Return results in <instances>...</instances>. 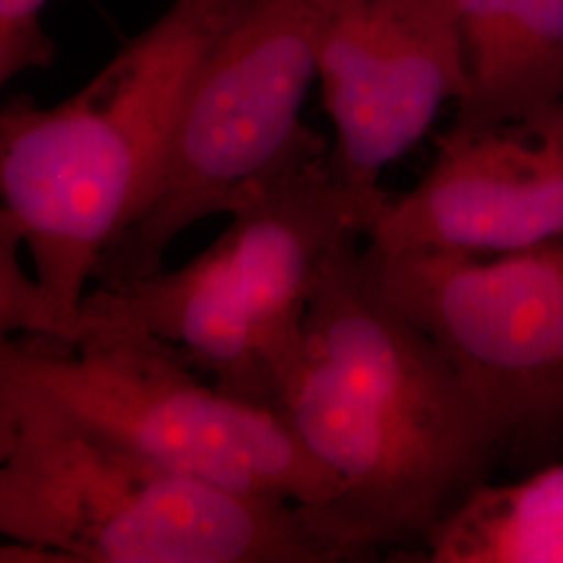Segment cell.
Segmentation results:
<instances>
[{"instance_id": "cell-1", "label": "cell", "mask_w": 563, "mask_h": 563, "mask_svg": "<svg viewBox=\"0 0 563 563\" xmlns=\"http://www.w3.org/2000/svg\"><path fill=\"white\" fill-rule=\"evenodd\" d=\"M357 241L323 263L278 409L341 484L322 509L339 543L360 562L384 549L418 560L504 446L443 351L378 295Z\"/></svg>"}, {"instance_id": "cell-2", "label": "cell", "mask_w": 563, "mask_h": 563, "mask_svg": "<svg viewBox=\"0 0 563 563\" xmlns=\"http://www.w3.org/2000/svg\"><path fill=\"white\" fill-rule=\"evenodd\" d=\"M246 2L174 0L71 99L0 104V207L74 342L97 265L157 192L188 92Z\"/></svg>"}, {"instance_id": "cell-3", "label": "cell", "mask_w": 563, "mask_h": 563, "mask_svg": "<svg viewBox=\"0 0 563 563\" xmlns=\"http://www.w3.org/2000/svg\"><path fill=\"white\" fill-rule=\"evenodd\" d=\"M18 409L0 463V543L18 544L21 563L360 562L322 509L178 474Z\"/></svg>"}, {"instance_id": "cell-4", "label": "cell", "mask_w": 563, "mask_h": 563, "mask_svg": "<svg viewBox=\"0 0 563 563\" xmlns=\"http://www.w3.org/2000/svg\"><path fill=\"white\" fill-rule=\"evenodd\" d=\"M0 386L13 401L178 474L316 509L341 495L280 409L202 383L172 346L142 332L7 342Z\"/></svg>"}, {"instance_id": "cell-5", "label": "cell", "mask_w": 563, "mask_h": 563, "mask_svg": "<svg viewBox=\"0 0 563 563\" xmlns=\"http://www.w3.org/2000/svg\"><path fill=\"white\" fill-rule=\"evenodd\" d=\"M318 0H249L202 63L162 181L139 220L104 251L95 286L163 269L181 232L225 213L316 136L301 120L316 80Z\"/></svg>"}, {"instance_id": "cell-6", "label": "cell", "mask_w": 563, "mask_h": 563, "mask_svg": "<svg viewBox=\"0 0 563 563\" xmlns=\"http://www.w3.org/2000/svg\"><path fill=\"white\" fill-rule=\"evenodd\" d=\"M384 301L434 342L490 420L505 462L563 451V241L476 257L362 251Z\"/></svg>"}, {"instance_id": "cell-7", "label": "cell", "mask_w": 563, "mask_h": 563, "mask_svg": "<svg viewBox=\"0 0 563 563\" xmlns=\"http://www.w3.org/2000/svg\"><path fill=\"white\" fill-rule=\"evenodd\" d=\"M316 78L334 128L330 165L367 197L465 92L453 0H318Z\"/></svg>"}, {"instance_id": "cell-8", "label": "cell", "mask_w": 563, "mask_h": 563, "mask_svg": "<svg viewBox=\"0 0 563 563\" xmlns=\"http://www.w3.org/2000/svg\"><path fill=\"white\" fill-rule=\"evenodd\" d=\"M369 251H449L476 257L563 241V101L490 128H451L430 169L388 199Z\"/></svg>"}, {"instance_id": "cell-9", "label": "cell", "mask_w": 563, "mask_h": 563, "mask_svg": "<svg viewBox=\"0 0 563 563\" xmlns=\"http://www.w3.org/2000/svg\"><path fill=\"white\" fill-rule=\"evenodd\" d=\"M467 84L455 128L520 120L563 101V0H453Z\"/></svg>"}, {"instance_id": "cell-10", "label": "cell", "mask_w": 563, "mask_h": 563, "mask_svg": "<svg viewBox=\"0 0 563 563\" xmlns=\"http://www.w3.org/2000/svg\"><path fill=\"white\" fill-rule=\"evenodd\" d=\"M416 562L563 563V462L476 488L432 530Z\"/></svg>"}, {"instance_id": "cell-11", "label": "cell", "mask_w": 563, "mask_h": 563, "mask_svg": "<svg viewBox=\"0 0 563 563\" xmlns=\"http://www.w3.org/2000/svg\"><path fill=\"white\" fill-rule=\"evenodd\" d=\"M23 232L15 218L0 207V346L23 336H46L74 344L44 299L41 286L23 262Z\"/></svg>"}, {"instance_id": "cell-12", "label": "cell", "mask_w": 563, "mask_h": 563, "mask_svg": "<svg viewBox=\"0 0 563 563\" xmlns=\"http://www.w3.org/2000/svg\"><path fill=\"white\" fill-rule=\"evenodd\" d=\"M53 57L55 44L42 32L41 23H0V88L27 69L48 67Z\"/></svg>"}, {"instance_id": "cell-13", "label": "cell", "mask_w": 563, "mask_h": 563, "mask_svg": "<svg viewBox=\"0 0 563 563\" xmlns=\"http://www.w3.org/2000/svg\"><path fill=\"white\" fill-rule=\"evenodd\" d=\"M20 432V409L11 395L0 386V463L7 460Z\"/></svg>"}, {"instance_id": "cell-14", "label": "cell", "mask_w": 563, "mask_h": 563, "mask_svg": "<svg viewBox=\"0 0 563 563\" xmlns=\"http://www.w3.org/2000/svg\"><path fill=\"white\" fill-rule=\"evenodd\" d=\"M46 0H0V23L32 25L38 23V13Z\"/></svg>"}]
</instances>
